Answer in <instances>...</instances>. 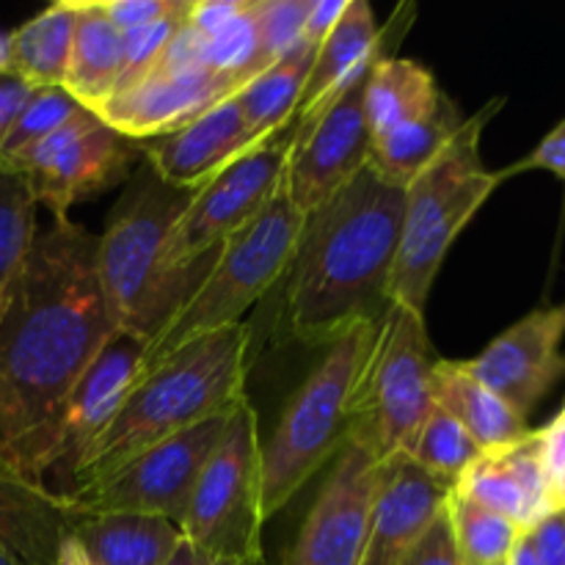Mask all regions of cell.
Segmentation results:
<instances>
[{
  "label": "cell",
  "mask_w": 565,
  "mask_h": 565,
  "mask_svg": "<svg viewBox=\"0 0 565 565\" xmlns=\"http://www.w3.org/2000/svg\"><path fill=\"white\" fill-rule=\"evenodd\" d=\"M241 88V83L207 66L149 72L136 86L114 94L103 108L94 110V116H99L119 136L143 143L180 130L182 125Z\"/></svg>",
  "instance_id": "obj_17"
},
{
  "label": "cell",
  "mask_w": 565,
  "mask_h": 565,
  "mask_svg": "<svg viewBox=\"0 0 565 565\" xmlns=\"http://www.w3.org/2000/svg\"><path fill=\"white\" fill-rule=\"evenodd\" d=\"M502 105L505 97H497L463 119L445 152L403 191L392 303L425 315L447 252L502 182L500 171H489L480 160V136Z\"/></svg>",
  "instance_id": "obj_6"
},
{
  "label": "cell",
  "mask_w": 565,
  "mask_h": 565,
  "mask_svg": "<svg viewBox=\"0 0 565 565\" xmlns=\"http://www.w3.org/2000/svg\"><path fill=\"white\" fill-rule=\"evenodd\" d=\"M439 97L441 88L428 66L397 55L381 58L362 86V108L370 136H384L386 130L419 119Z\"/></svg>",
  "instance_id": "obj_26"
},
{
  "label": "cell",
  "mask_w": 565,
  "mask_h": 565,
  "mask_svg": "<svg viewBox=\"0 0 565 565\" xmlns=\"http://www.w3.org/2000/svg\"><path fill=\"white\" fill-rule=\"evenodd\" d=\"M381 469L373 450L351 434L303 519L285 565H359L367 544L370 513L379 494Z\"/></svg>",
  "instance_id": "obj_13"
},
{
  "label": "cell",
  "mask_w": 565,
  "mask_h": 565,
  "mask_svg": "<svg viewBox=\"0 0 565 565\" xmlns=\"http://www.w3.org/2000/svg\"><path fill=\"white\" fill-rule=\"evenodd\" d=\"M450 489L408 456L384 461L359 565H403L430 524L445 513Z\"/></svg>",
  "instance_id": "obj_19"
},
{
  "label": "cell",
  "mask_w": 565,
  "mask_h": 565,
  "mask_svg": "<svg viewBox=\"0 0 565 565\" xmlns=\"http://www.w3.org/2000/svg\"><path fill=\"white\" fill-rule=\"evenodd\" d=\"M414 14H417V9L406 3L397 9V14L384 28H379L370 3L351 0L334 31L326 36V42L315 53L312 72H309L307 86H303L290 136H303L315 121L323 119L326 110L337 99H342L353 86H359L381 58L395 55V47L412 28Z\"/></svg>",
  "instance_id": "obj_14"
},
{
  "label": "cell",
  "mask_w": 565,
  "mask_h": 565,
  "mask_svg": "<svg viewBox=\"0 0 565 565\" xmlns=\"http://www.w3.org/2000/svg\"><path fill=\"white\" fill-rule=\"evenodd\" d=\"M75 535L99 565H169L182 539L166 519L119 513H88Z\"/></svg>",
  "instance_id": "obj_28"
},
{
  "label": "cell",
  "mask_w": 565,
  "mask_h": 565,
  "mask_svg": "<svg viewBox=\"0 0 565 565\" xmlns=\"http://www.w3.org/2000/svg\"><path fill=\"white\" fill-rule=\"evenodd\" d=\"M533 169L550 171V174H555L557 180L565 182V116L555 127H552L550 132H546L544 138H541L539 147H535L533 152H527L522 160L508 166V169H500V177L502 182H505L508 177L522 174V171H533Z\"/></svg>",
  "instance_id": "obj_37"
},
{
  "label": "cell",
  "mask_w": 565,
  "mask_h": 565,
  "mask_svg": "<svg viewBox=\"0 0 565 565\" xmlns=\"http://www.w3.org/2000/svg\"><path fill=\"white\" fill-rule=\"evenodd\" d=\"M147 342L127 331H116L108 345L103 348L92 367L86 370L77 386L72 390L66 403L64 419H61V450L55 469L50 475L70 483L75 463L88 450L94 439L103 434L105 425L114 419L125 397L130 395L132 384L141 373V359ZM64 491V489H61Z\"/></svg>",
  "instance_id": "obj_20"
},
{
  "label": "cell",
  "mask_w": 565,
  "mask_h": 565,
  "mask_svg": "<svg viewBox=\"0 0 565 565\" xmlns=\"http://www.w3.org/2000/svg\"><path fill=\"white\" fill-rule=\"evenodd\" d=\"M434 403L472 436L483 456L516 445L533 430L511 403L452 359H436Z\"/></svg>",
  "instance_id": "obj_23"
},
{
  "label": "cell",
  "mask_w": 565,
  "mask_h": 565,
  "mask_svg": "<svg viewBox=\"0 0 565 565\" xmlns=\"http://www.w3.org/2000/svg\"><path fill=\"white\" fill-rule=\"evenodd\" d=\"M312 0H257L259 72L285 61L303 44Z\"/></svg>",
  "instance_id": "obj_34"
},
{
  "label": "cell",
  "mask_w": 565,
  "mask_h": 565,
  "mask_svg": "<svg viewBox=\"0 0 565 565\" xmlns=\"http://www.w3.org/2000/svg\"><path fill=\"white\" fill-rule=\"evenodd\" d=\"M193 191L141 171L97 237V276L121 331L149 342L188 301L207 270L171 276L163 248Z\"/></svg>",
  "instance_id": "obj_5"
},
{
  "label": "cell",
  "mask_w": 565,
  "mask_h": 565,
  "mask_svg": "<svg viewBox=\"0 0 565 565\" xmlns=\"http://www.w3.org/2000/svg\"><path fill=\"white\" fill-rule=\"evenodd\" d=\"M0 75H11V31H0Z\"/></svg>",
  "instance_id": "obj_47"
},
{
  "label": "cell",
  "mask_w": 565,
  "mask_h": 565,
  "mask_svg": "<svg viewBox=\"0 0 565 565\" xmlns=\"http://www.w3.org/2000/svg\"><path fill=\"white\" fill-rule=\"evenodd\" d=\"M348 3L351 0H312L307 14V25H303V44L318 50L326 42L334 25L340 22V17L345 14Z\"/></svg>",
  "instance_id": "obj_41"
},
{
  "label": "cell",
  "mask_w": 565,
  "mask_h": 565,
  "mask_svg": "<svg viewBox=\"0 0 565 565\" xmlns=\"http://www.w3.org/2000/svg\"><path fill=\"white\" fill-rule=\"evenodd\" d=\"M75 36V6L55 0L11 31V75L31 88H64Z\"/></svg>",
  "instance_id": "obj_29"
},
{
  "label": "cell",
  "mask_w": 565,
  "mask_h": 565,
  "mask_svg": "<svg viewBox=\"0 0 565 565\" xmlns=\"http://www.w3.org/2000/svg\"><path fill=\"white\" fill-rule=\"evenodd\" d=\"M452 491L511 519L522 533H530L552 513L539 430H530L522 441L505 450L480 456L458 478Z\"/></svg>",
  "instance_id": "obj_22"
},
{
  "label": "cell",
  "mask_w": 565,
  "mask_h": 565,
  "mask_svg": "<svg viewBox=\"0 0 565 565\" xmlns=\"http://www.w3.org/2000/svg\"><path fill=\"white\" fill-rule=\"evenodd\" d=\"M287 158L290 130L237 158L207 185L196 188L166 241V274L182 276L207 270L218 248L268 207L285 182Z\"/></svg>",
  "instance_id": "obj_10"
},
{
  "label": "cell",
  "mask_w": 565,
  "mask_h": 565,
  "mask_svg": "<svg viewBox=\"0 0 565 565\" xmlns=\"http://www.w3.org/2000/svg\"><path fill=\"white\" fill-rule=\"evenodd\" d=\"M191 3V0H188ZM188 9L177 17H166V20L152 22V25L136 28V31L121 33V75L116 94L127 92L130 86H136L138 81L149 75V72L158 66L160 55L169 47L171 36L177 33V28L185 22Z\"/></svg>",
  "instance_id": "obj_35"
},
{
  "label": "cell",
  "mask_w": 565,
  "mask_h": 565,
  "mask_svg": "<svg viewBox=\"0 0 565 565\" xmlns=\"http://www.w3.org/2000/svg\"><path fill=\"white\" fill-rule=\"evenodd\" d=\"M138 160H143L141 143L119 136L99 116L81 108L0 171L20 174L36 204L47 207L53 218H66L75 204L125 182Z\"/></svg>",
  "instance_id": "obj_11"
},
{
  "label": "cell",
  "mask_w": 565,
  "mask_h": 565,
  "mask_svg": "<svg viewBox=\"0 0 565 565\" xmlns=\"http://www.w3.org/2000/svg\"><path fill=\"white\" fill-rule=\"evenodd\" d=\"M381 323H359L323 348L263 441V511L276 516L351 439Z\"/></svg>",
  "instance_id": "obj_4"
},
{
  "label": "cell",
  "mask_w": 565,
  "mask_h": 565,
  "mask_svg": "<svg viewBox=\"0 0 565 565\" xmlns=\"http://www.w3.org/2000/svg\"><path fill=\"white\" fill-rule=\"evenodd\" d=\"M362 86L364 81L337 99L303 136H290L285 185L303 215L323 207L367 169L373 136L364 119Z\"/></svg>",
  "instance_id": "obj_15"
},
{
  "label": "cell",
  "mask_w": 565,
  "mask_h": 565,
  "mask_svg": "<svg viewBox=\"0 0 565 565\" xmlns=\"http://www.w3.org/2000/svg\"><path fill=\"white\" fill-rule=\"evenodd\" d=\"M303 221L307 215L292 204L287 185L281 182L268 207L218 248L196 290L147 342L138 379L180 348L243 323V315L259 298L268 296L290 270Z\"/></svg>",
  "instance_id": "obj_7"
},
{
  "label": "cell",
  "mask_w": 565,
  "mask_h": 565,
  "mask_svg": "<svg viewBox=\"0 0 565 565\" xmlns=\"http://www.w3.org/2000/svg\"><path fill=\"white\" fill-rule=\"evenodd\" d=\"M318 50L301 44L292 55L274 64L270 70L259 72L235 94L246 130L257 147L274 141L287 132L296 121L298 103H301L303 86L312 72V61Z\"/></svg>",
  "instance_id": "obj_27"
},
{
  "label": "cell",
  "mask_w": 565,
  "mask_h": 565,
  "mask_svg": "<svg viewBox=\"0 0 565 565\" xmlns=\"http://www.w3.org/2000/svg\"><path fill=\"white\" fill-rule=\"evenodd\" d=\"M463 116L450 94L441 92L434 108L419 119L386 130L370 143V169L390 185L406 191L461 130Z\"/></svg>",
  "instance_id": "obj_25"
},
{
  "label": "cell",
  "mask_w": 565,
  "mask_h": 565,
  "mask_svg": "<svg viewBox=\"0 0 565 565\" xmlns=\"http://www.w3.org/2000/svg\"><path fill=\"white\" fill-rule=\"evenodd\" d=\"M254 149L259 147L248 136L235 94L215 103L180 130L141 143L149 171L177 191H196L207 185L213 177Z\"/></svg>",
  "instance_id": "obj_18"
},
{
  "label": "cell",
  "mask_w": 565,
  "mask_h": 565,
  "mask_svg": "<svg viewBox=\"0 0 565 565\" xmlns=\"http://www.w3.org/2000/svg\"><path fill=\"white\" fill-rule=\"evenodd\" d=\"M97 276V235L53 218L0 309V461L44 483L77 381L116 334Z\"/></svg>",
  "instance_id": "obj_1"
},
{
  "label": "cell",
  "mask_w": 565,
  "mask_h": 565,
  "mask_svg": "<svg viewBox=\"0 0 565 565\" xmlns=\"http://www.w3.org/2000/svg\"><path fill=\"white\" fill-rule=\"evenodd\" d=\"M77 110H81V105H77L64 88H33L25 108L17 116L14 127L9 130L6 141L0 143V169L14 163L20 154H25L28 149L36 147L42 138H47L50 132H55L61 125H66Z\"/></svg>",
  "instance_id": "obj_33"
},
{
  "label": "cell",
  "mask_w": 565,
  "mask_h": 565,
  "mask_svg": "<svg viewBox=\"0 0 565 565\" xmlns=\"http://www.w3.org/2000/svg\"><path fill=\"white\" fill-rule=\"evenodd\" d=\"M230 412L163 445L149 447L103 486L72 500L86 513H97V516L119 513V516H152L180 524L199 475L224 436Z\"/></svg>",
  "instance_id": "obj_12"
},
{
  "label": "cell",
  "mask_w": 565,
  "mask_h": 565,
  "mask_svg": "<svg viewBox=\"0 0 565 565\" xmlns=\"http://www.w3.org/2000/svg\"><path fill=\"white\" fill-rule=\"evenodd\" d=\"M86 516L72 497L33 483L0 461V552L20 565H55L61 544Z\"/></svg>",
  "instance_id": "obj_21"
},
{
  "label": "cell",
  "mask_w": 565,
  "mask_h": 565,
  "mask_svg": "<svg viewBox=\"0 0 565 565\" xmlns=\"http://www.w3.org/2000/svg\"><path fill=\"white\" fill-rule=\"evenodd\" d=\"M252 340V326L237 323L180 348L147 370L75 463L61 494H86L149 447L230 412L246 397Z\"/></svg>",
  "instance_id": "obj_3"
},
{
  "label": "cell",
  "mask_w": 565,
  "mask_h": 565,
  "mask_svg": "<svg viewBox=\"0 0 565 565\" xmlns=\"http://www.w3.org/2000/svg\"><path fill=\"white\" fill-rule=\"evenodd\" d=\"M263 439L252 401L241 397L226 417L224 436L204 463L182 513V539L226 561H263Z\"/></svg>",
  "instance_id": "obj_8"
},
{
  "label": "cell",
  "mask_w": 565,
  "mask_h": 565,
  "mask_svg": "<svg viewBox=\"0 0 565 565\" xmlns=\"http://www.w3.org/2000/svg\"><path fill=\"white\" fill-rule=\"evenodd\" d=\"M0 565H20V563H17L14 557L6 555V552H0Z\"/></svg>",
  "instance_id": "obj_48"
},
{
  "label": "cell",
  "mask_w": 565,
  "mask_h": 565,
  "mask_svg": "<svg viewBox=\"0 0 565 565\" xmlns=\"http://www.w3.org/2000/svg\"><path fill=\"white\" fill-rule=\"evenodd\" d=\"M403 224V191L364 169L307 215L281 298L287 340L323 351L359 323H384Z\"/></svg>",
  "instance_id": "obj_2"
},
{
  "label": "cell",
  "mask_w": 565,
  "mask_h": 565,
  "mask_svg": "<svg viewBox=\"0 0 565 565\" xmlns=\"http://www.w3.org/2000/svg\"><path fill=\"white\" fill-rule=\"evenodd\" d=\"M419 469H425L434 478L445 480L447 486H456L458 478L478 461L483 452L475 445L472 436L445 412L434 406L425 425L419 428L417 439L406 452Z\"/></svg>",
  "instance_id": "obj_32"
},
{
  "label": "cell",
  "mask_w": 565,
  "mask_h": 565,
  "mask_svg": "<svg viewBox=\"0 0 565 565\" xmlns=\"http://www.w3.org/2000/svg\"><path fill=\"white\" fill-rule=\"evenodd\" d=\"M97 3L119 33L152 25L188 9V0H97Z\"/></svg>",
  "instance_id": "obj_36"
},
{
  "label": "cell",
  "mask_w": 565,
  "mask_h": 565,
  "mask_svg": "<svg viewBox=\"0 0 565 565\" xmlns=\"http://www.w3.org/2000/svg\"><path fill=\"white\" fill-rule=\"evenodd\" d=\"M403 565H463L461 557H458L456 544H452L450 524H447L445 513L430 524L428 533L408 552Z\"/></svg>",
  "instance_id": "obj_38"
},
{
  "label": "cell",
  "mask_w": 565,
  "mask_h": 565,
  "mask_svg": "<svg viewBox=\"0 0 565 565\" xmlns=\"http://www.w3.org/2000/svg\"><path fill=\"white\" fill-rule=\"evenodd\" d=\"M75 36L64 92L81 108L99 110L116 94L121 75V33L103 14L97 0H72Z\"/></svg>",
  "instance_id": "obj_24"
},
{
  "label": "cell",
  "mask_w": 565,
  "mask_h": 565,
  "mask_svg": "<svg viewBox=\"0 0 565 565\" xmlns=\"http://www.w3.org/2000/svg\"><path fill=\"white\" fill-rule=\"evenodd\" d=\"M33 94L31 86L14 75H0V143L6 141L9 130L14 127L17 116L25 108L28 97Z\"/></svg>",
  "instance_id": "obj_42"
},
{
  "label": "cell",
  "mask_w": 565,
  "mask_h": 565,
  "mask_svg": "<svg viewBox=\"0 0 565 565\" xmlns=\"http://www.w3.org/2000/svg\"><path fill=\"white\" fill-rule=\"evenodd\" d=\"M563 337L565 301L524 315L491 340L483 353L467 359L463 367L527 419L565 375Z\"/></svg>",
  "instance_id": "obj_16"
},
{
  "label": "cell",
  "mask_w": 565,
  "mask_h": 565,
  "mask_svg": "<svg viewBox=\"0 0 565 565\" xmlns=\"http://www.w3.org/2000/svg\"><path fill=\"white\" fill-rule=\"evenodd\" d=\"M248 3L252 0H191L185 22L196 33L207 36V33L218 31L221 25H226L235 17H241L248 9Z\"/></svg>",
  "instance_id": "obj_39"
},
{
  "label": "cell",
  "mask_w": 565,
  "mask_h": 565,
  "mask_svg": "<svg viewBox=\"0 0 565 565\" xmlns=\"http://www.w3.org/2000/svg\"><path fill=\"white\" fill-rule=\"evenodd\" d=\"M505 565H539L535 561V552H533V544H530V535L524 533L522 539L516 541V546H513L511 557H508Z\"/></svg>",
  "instance_id": "obj_45"
},
{
  "label": "cell",
  "mask_w": 565,
  "mask_h": 565,
  "mask_svg": "<svg viewBox=\"0 0 565 565\" xmlns=\"http://www.w3.org/2000/svg\"><path fill=\"white\" fill-rule=\"evenodd\" d=\"M436 356L425 315L392 303L379 329L353 436L390 461L406 456L434 412Z\"/></svg>",
  "instance_id": "obj_9"
},
{
  "label": "cell",
  "mask_w": 565,
  "mask_h": 565,
  "mask_svg": "<svg viewBox=\"0 0 565 565\" xmlns=\"http://www.w3.org/2000/svg\"><path fill=\"white\" fill-rule=\"evenodd\" d=\"M527 535L539 565H565V511L550 513Z\"/></svg>",
  "instance_id": "obj_40"
},
{
  "label": "cell",
  "mask_w": 565,
  "mask_h": 565,
  "mask_svg": "<svg viewBox=\"0 0 565 565\" xmlns=\"http://www.w3.org/2000/svg\"><path fill=\"white\" fill-rule=\"evenodd\" d=\"M550 508L552 513L565 511V467L550 480Z\"/></svg>",
  "instance_id": "obj_46"
},
{
  "label": "cell",
  "mask_w": 565,
  "mask_h": 565,
  "mask_svg": "<svg viewBox=\"0 0 565 565\" xmlns=\"http://www.w3.org/2000/svg\"><path fill=\"white\" fill-rule=\"evenodd\" d=\"M169 565H270L268 561H226V557H213L207 552L196 550V546L188 544L185 539H180L177 544L174 557H171Z\"/></svg>",
  "instance_id": "obj_43"
},
{
  "label": "cell",
  "mask_w": 565,
  "mask_h": 565,
  "mask_svg": "<svg viewBox=\"0 0 565 565\" xmlns=\"http://www.w3.org/2000/svg\"><path fill=\"white\" fill-rule=\"evenodd\" d=\"M55 565H99L92 557V552L83 546V541L77 535H70V539L61 544L58 557H55Z\"/></svg>",
  "instance_id": "obj_44"
},
{
  "label": "cell",
  "mask_w": 565,
  "mask_h": 565,
  "mask_svg": "<svg viewBox=\"0 0 565 565\" xmlns=\"http://www.w3.org/2000/svg\"><path fill=\"white\" fill-rule=\"evenodd\" d=\"M445 516L463 565H505L516 541L524 535L511 519L475 505L452 489L447 497Z\"/></svg>",
  "instance_id": "obj_30"
},
{
  "label": "cell",
  "mask_w": 565,
  "mask_h": 565,
  "mask_svg": "<svg viewBox=\"0 0 565 565\" xmlns=\"http://www.w3.org/2000/svg\"><path fill=\"white\" fill-rule=\"evenodd\" d=\"M36 199L20 174L0 171V309L36 237Z\"/></svg>",
  "instance_id": "obj_31"
}]
</instances>
